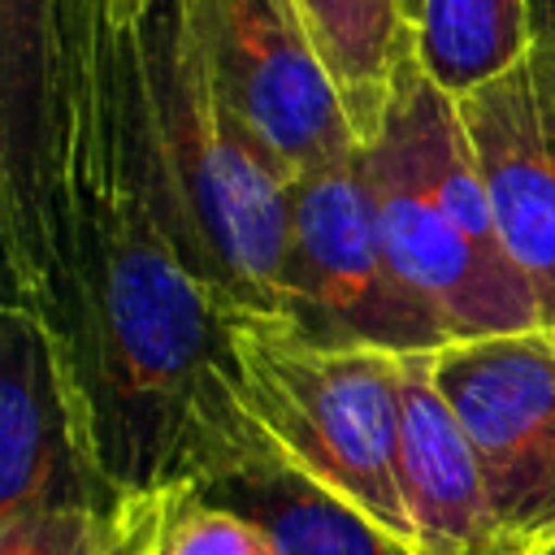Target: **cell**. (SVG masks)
<instances>
[{
	"label": "cell",
	"instance_id": "obj_1",
	"mask_svg": "<svg viewBox=\"0 0 555 555\" xmlns=\"http://www.w3.org/2000/svg\"><path fill=\"white\" fill-rule=\"evenodd\" d=\"M0 243L117 490H212L282 455L238 399L230 317L165 217L104 0H4Z\"/></svg>",
	"mask_w": 555,
	"mask_h": 555
},
{
	"label": "cell",
	"instance_id": "obj_2",
	"mask_svg": "<svg viewBox=\"0 0 555 555\" xmlns=\"http://www.w3.org/2000/svg\"><path fill=\"white\" fill-rule=\"evenodd\" d=\"M126 65L178 247L225 312H273L291 182L212 87L182 0H152L126 22Z\"/></svg>",
	"mask_w": 555,
	"mask_h": 555
},
{
	"label": "cell",
	"instance_id": "obj_3",
	"mask_svg": "<svg viewBox=\"0 0 555 555\" xmlns=\"http://www.w3.org/2000/svg\"><path fill=\"white\" fill-rule=\"evenodd\" d=\"M360 165L386 256L451 343L542 325L533 286L503 247L460 104L421 69L416 43Z\"/></svg>",
	"mask_w": 555,
	"mask_h": 555
},
{
	"label": "cell",
	"instance_id": "obj_4",
	"mask_svg": "<svg viewBox=\"0 0 555 555\" xmlns=\"http://www.w3.org/2000/svg\"><path fill=\"white\" fill-rule=\"evenodd\" d=\"M238 399L273 451L416 555L399 486V356L325 347L282 312H234Z\"/></svg>",
	"mask_w": 555,
	"mask_h": 555
},
{
	"label": "cell",
	"instance_id": "obj_5",
	"mask_svg": "<svg viewBox=\"0 0 555 555\" xmlns=\"http://www.w3.org/2000/svg\"><path fill=\"white\" fill-rule=\"evenodd\" d=\"M286 195L291 230L273 312L325 347H382L390 356H412L451 343L442 321L386 256L360 147L295 178Z\"/></svg>",
	"mask_w": 555,
	"mask_h": 555
},
{
	"label": "cell",
	"instance_id": "obj_6",
	"mask_svg": "<svg viewBox=\"0 0 555 555\" xmlns=\"http://www.w3.org/2000/svg\"><path fill=\"white\" fill-rule=\"evenodd\" d=\"M212 87L286 182L360 147L295 0H182Z\"/></svg>",
	"mask_w": 555,
	"mask_h": 555
},
{
	"label": "cell",
	"instance_id": "obj_7",
	"mask_svg": "<svg viewBox=\"0 0 555 555\" xmlns=\"http://www.w3.org/2000/svg\"><path fill=\"white\" fill-rule=\"evenodd\" d=\"M434 377L477 451L499 546L555 529V330L447 343Z\"/></svg>",
	"mask_w": 555,
	"mask_h": 555
},
{
	"label": "cell",
	"instance_id": "obj_8",
	"mask_svg": "<svg viewBox=\"0 0 555 555\" xmlns=\"http://www.w3.org/2000/svg\"><path fill=\"white\" fill-rule=\"evenodd\" d=\"M455 104L503 247L555 330V48L533 39L512 69Z\"/></svg>",
	"mask_w": 555,
	"mask_h": 555
},
{
	"label": "cell",
	"instance_id": "obj_9",
	"mask_svg": "<svg viewBox=\"0 0 555 555\" xmlns=\"http://www.w3.org/2000/svg\"><path fill=\"white\" fill-rule=\"evenodd\" d=\"M117 486L100 473L78 395L39 317L4 295L0 308V520L52 503L104 499Z\"/></svg>",
	"mask_w": 555,
	"mask_h": 555
},
{
	"label": "cell",
	"instance_id": "obj_10",
	"mask_svg": "<svg viewBox=\"0 0 555 555\" xmlns=\"http://www.w3.org/2000/svg\"><path fill=\"white\" fill-rule=\"evenodd\" d=\"M399 486L416 555L499 551L481 464L434 377V351L399 356Z\"/></svg>",
	"mask_w": 555,
	"mask_h": 555
},
{
	"label": "cell",
	"instance_id": "obj_11",
	"mask_svg": "<svg viewBox=\"0 0 555 555\" xmlns=\"http://www.w3.org/2000/svg\"><path fill=\"white\" fill-rule=\"evenodd\" d=\"M295 9L330 69L356 139L369 143L390 104L395 74L412 52L408 0H295Z\"/></svg>",
	"mask_w": 555,
	"mask_h": 555
},
{
	"label": "cell",
	"instance_id": "obj_12",
	"mask_svg": "<svg viewBox=\"0 0 555 555\" xmlns=\"http://www.w3.org/2000/svg\"><path fill=\"white\" fill-rule=\"evenodd\" d=\"M204 494H217L247 512L273 538L278 555H408L356 507H347L338 494H330L286 460L221 481Z\"/></svg>",
	"mask_w": 555,
	"mask_h": 555
},
{
	"label": "cell",
	"instance_id": "obj_13",
	"mask_svg": "<svg viewBox=\"0 0 555 555\" xmlns=\"http://www.w3.org/2000/svg\"><path fill=\"white\" fill-rule=\"evenodd\" d=\"M412 43L421 69L460 100L529 52V0H416Z\"/></svg>",
	"mask_w": 555,
	"mask_h": 555
},
{
	"label": "cell",
	"instance_id": "obj_14",
	"mask_svg": "<svg viewBox=\"0 0 555 555\" xmlns=\"http://www.w3.org/2000/svg\"><path fill=\"white\" fill-rule=\"evenodd\" d=\"M178 490H113L0 520V555H160Z\"/></svg>",
	"mask_w": 555,
	"mask_h": 555
},
{
	"label": "cell",
	"instance_id": "obj_15",
	"mask_svg": "<svg viewBox=\"0 0 555 555\" xmlns=\"http://www.w3.org/2000/svg\"><path fill=\"white\" fill-rule=\"evenodd\" d=\"M160 555H278V546L234 503L204 490H178Z\"/></svg>",
	"mask_w": 555,
	"mask_h": 555
},
{
	"label": "cell",
	"instance_id": "obj_16",
	"mask_svg": "<svg viewBox=\"0 0 555 555\" xmlns=\"http://www.w3.org/2000/svg\"><path fill=\"white\" fill-rule=\"evenodd\" d=\"M529 22L533 39H546L555 48V0H529Z\"/></svg>",
	"mask_w": 555,
	"mask_h": 555
},
{
	"label": "cell",
	"instance_id": "obj_17",
	"mask_svg": "<svg viewBox=\"0 0 555 555\" xmlns=\"http://www.w3.org/2000/svg\"><path fill=\"white\" fill-rule=\"evenodd\" d=\"M494 555H555V529H546L538 538H525V542H512V546H499Z\"/></svg>",
	"mask_w": 555,
	"mask_h": 555
},
{
	"label": "cell",
	"instance_id": "obj_18",
	"mask_svg": "<svg viewBox=\"0 0 555 555\" xmlns=\"http://www.w3.org/2000/svg\"><path fill=\"white\" fill-rule=\"evenodd\" d=\"M108 9H113V17H121V22H134L152 0H104Z\"/></svg>",
	"mask_w": 555,
	"mask_h": 555
},
{
	"label": "cell",
	"instance_id": "obj_19",
	"mask_svg": "<svg viewBox=\"0 0 555 555\" xmlns=\"http://www.w3.org/2000/svg\"><path fill=\"white\" fill-rule=\"evenodd\" d=\"M412 9H416V0H408V13H412Z\"/></svg>",
	"mask_w": 555,
	"mask_h": 555
}]
</instances>
